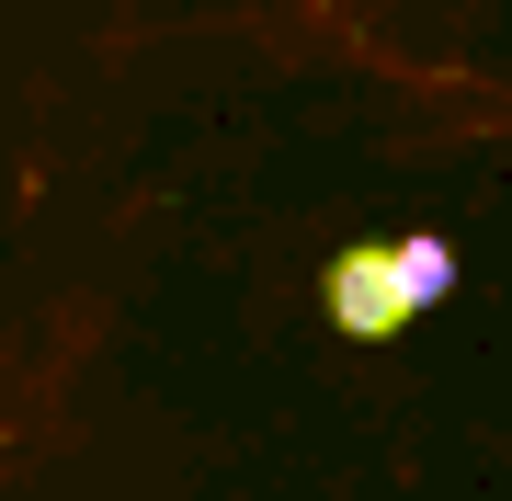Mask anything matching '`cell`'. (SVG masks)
I'll use <instances>...</instances> for the list:
<instances>
[{
    "mask_svg": "<svg viewBox=\"0 0 512 501\" xmlns=\"http://www.w3.org/2000/svg\"><path fill=\"white\" fill-rule=\"evenodd\" d=\"M444 285H456L444 240H376V251H353L342 274H330V319H342L353 342H376V331H399V319H421Z\"/></svg>",
    "mask_w": 512,
    "mask_h": 501,
    "instance_id": "cell-1",
    "label": "cell"
}]
</instances>
